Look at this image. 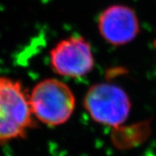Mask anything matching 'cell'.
<instances>
[{
    "label": "cell",
    "instance_id": "7a4b0ae2",
    "mask_svg": "<svg viewBox=\"0 0 156 156\" xmlns=\"http://www.w3.org/2000/svg\"><path fill=\"white\" fill-rule=\"evenodd\" d=\"M29 101L34 116L49 126L66 122L76 107L72 90L67 84L55 78L39 82L31 90Z\"/></svg>",
    "mask_w": 156,
    "mask_h": 156
},
{
    "label": "cell",
    "instance_id": "6da1fadb",
    "mask_svg": "<svg viewBox=\"0 0 156 156\" xmlns=\"http://www.w3.org/2000/svg\"><path fill=\"white\" fill-rule=\"evenodd\" d=\"M32 115L21 83L0 76V143L24 137L34 127Z\"/></svg>",
    "mask_w": 156,
    "mask_h": 156
},
{
    "label": "cell",
    "instance_id": "277c9868",
    "mask_svg": "<svg viewBox=\"0 0 156 156\" xmlns=\"http://www.w3.org/2000/svg\"><path fill=\"white\" fill-rule=\"evenodd\" d=\"M50 67L66 77H82L94 68L95 60L91 46L81 36H71L58 42L50 50Z\"/></svg>",
    "mask_w": 156,
    "mask_h": 156
},
{
    "label": "cell",
    "instance_id": "5b68a950",
    "mask_svg": "<svg viewBox=\"0 0 156 156\" xmlns=\"http://www.w3.org/2000/svg\"><path fill=\"white\" fill-rule=\"evenodd\" d=\"M97 25L101 37L114 46L129 44L140 31L135 11L123 5H114L105 9L99 16Z\"/></svg>",
    "mask_w": 156,
    "mask_h": 156
},
{
    "label": "cell",
    "instance_id": "3957f363",
    "mask_svg": "<svg viewBox=\"0 0 156 156\" xmlns=\"http://www.w3.org/2000/svg\"><path fill=\"white\" fill-rule=\"evenodd\" d=\"M85 109L96 122L116 128L128 119L131 102L118 85L99 83L92 85L83 99Z\"/></svg>",
    "mask_w": 156,
    "mask_h": 156
}]
</instances>
